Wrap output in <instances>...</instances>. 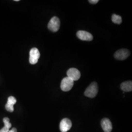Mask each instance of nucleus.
Listing matches in <instances>:
<instances>
[{
    "label": "nucleus",
    "instance_id": "9",
    "mask_svg": "<svg viewBox=\"0 0 132 132\" xmlns=\"http://www.w3.org/2000/svg\"><path fill=\"white\" fill-rule=\"evenodd\" d=\"M101 125L105 132H111L112 130V124L108 118L102 119L101 121Z\"/></svg>",
    "mask_w": 132,
    "mask_h": 132
},
{
    "label": "nucleus",
    "instance_id": "12",
    "mask_svg": "<svg viewBox=\"0 0 132 132\" xmlns=\"http://www.w3.org/2000/svg\"><path fill=\"white\" fill-rule=\"evenodd\" d=\"M16 103V99L13 96H10L8 99H7V102L6 104L9 105L10 106H14V104Z\"/></svg>",
    "mask_w": 132,
    "mask_h": 132
},
{
    "label": "nucleus",
    "instance_id": "6",
    "mask_svg": "<svg viewBox=\"0 0 132 132\" xmlns=\"http://www.w3.org/2000/svg\"><path fill=\"white\" fill-rule=\"evenodd\" d=\"M68 77L71 78L73 81L79 80L81 76L80 71L76 68H70L67 72Z\"/></svg>",
    "mask_w": 132,
    "mask_h": 132
},
{
    "label": "nucleus",
    "instance_id": "16",
    "mask_svg": "<svg viewBox=\"0 0 132 132\" xmlns=\"http://www.w3.org/2000/svg\"><path fill=\"white\" fill-rule=\"evenodd\" d=\"M9 132H17V129H16V128H12L11 130L9 131Z\"/></svg>",
    "mask_w": 132,
    "mask_h": 132
},
{
    "label": "nucleus",
    "instance_id": "13",
    "mask_svg": "<svg viewBox=\"0 0 132 132\" xmlns=\"http://www.w3.org/2000/svg\"><path fill=\"white\" fill-rule=\"evenodd\" d=\"M3 122L5 124V126L10 129L11 127V124L10 122V119L8 118H5L3 119Z\"/></svg>",
    "mask_w": 132,
    "mask_h": 132
},
{
    "label": "nucleus",
    "instance_id": "15",
    "mask_svg": "<svg viewBox=\"0 0 132 132\" xmlns=\"http://www.w3.org/2000/svg\"><path fill=\"white\" fill-rule=\"evenodd\" d=\"M89 2H90V4H97L99 2V1L98 0H89Z\"/></svg>",
    "mask_w": 132,
    "mask_h": 132
},
{
    "label": "nucleus",
    "instance_id": "8",
    "mask_svg": "<svg viewBox=\"0 0 132 132\" xmlns=\"http://www.w3.org/2000/svg\"><path fill=\"white\" fill-rule=\"evenodd\" d=\"M77 37L80 40L86 41H90L93 39V36L90 33L83 30H79L77 33Z\"/></svg>",
    "mask_w": 132,
    "mask_h": 132
},
{
    "label": "nucleus",
    "instance_id": "11",
    "mask_svg": "<svg viewBox=\"0 0 132 132\" xmlns=\"http://www.w3.org/2000/svg\"><path fill=\"white\" fill-rule=\"evenodd\" d=\"M112 20L113 23L117 24H120L122 23L121 17L119 15L113 14L112 16Z\"/></svg>",
    "mask_w": 132,
    "mask_h": 132
},
{
    "label": "nucleus",
    "instance_id": "4",
    "mask_svg": "<svg viewBox=\"0 0 132 132\" xmlns=\"http://www.w3.org/2000/svg\"><path fill=\"white\" fill-rule=\"evenodd\" d=\"M40 56V53L37 48L34 47L31 48L29 52V63L32 65L36 64L38 62Z\"/></svg>",
    "mask_w": 132,
    "mask_h": 132
},
{
    "label": "nucleus",
    "instance_id": "10",
    "mask_svg": "<svg viewBox=\"0 0 132 132\" xmlns=\"http://www.w3.org/2000/svg\"><path fill=\"white\" fill-rule=\"evenodd\" d=\"M121 89L124 92H129L132 90V82L128 81L124 82L120 85Z\"/></svg>",
    "mask_w": 132,
    "mask_h": 132
},
{
    "label": "nucleus",
    "instance_id": "14",
    "mask_svg": "<svg viewBox=\"0 0 132 132\" xmlns=\"http://www.w3.org/2000/svg\"><path fill=\"white\" fill-rule=\"evenodd\" d=\"M9 129L8 128L4 126V127L1 130H0V132H9Z\"/></svg>",
    "mask_w": 132,
    "mask_h": 132
},
{
    "label": "nucleus",
    "instance_id": "2",
    "mask_svg": "<svg viewBox=\"0 0 132 132\" xmlns=\"http://www.w3.org/2000/svg\"><path fill=\"white\" fill-rule=\"evenodd\" d=\"M74 81L68 76L64 78L61 83V89L64 92H68L72 89L73 86Z\"/></svg>",
    "mask_w": 132,
    "mask_h": 132
},
{
    "label": "nucleus",
    "instance_id": "5",
    "mask_svg": "<svg viewBox=\"0 0 132 132\" xmlns=\"http://www.w3.org/2000/svg\"><path fill=\"white\" fill-rule=\"evenodd\" d=\"M130 54V52L125 48L121 49L116 52L114 56L116 59L118 60H124L126 59Z\"/></svg>",
    "mask_w": 132,
    "mask_h": 132
},
{
    "label": "nucleus",
    "instance_id": "1",
    "mask_svg": "<svg viewBox=\"0 0 132 132\" xmlns=\"http://www.w3.org/2000/svg\"><path fill=\"white\" fill-rule=\"evenodd\" d=\"M98 88L96 82H92L90 86L86 89L84 94L85 96L90 98H94L98 93Z\"/></svg>",
    "mask_w": 132,
    "mask_h": 132
},
{
    "label": "nucleus",
    "instance_id": "7",
    "mask_svg": "<svg viewBox=\"0 0 132 132\" xmlns=\"http://www.w3.org/2000/svg\"><path fill=\"white\" fill-rule=\"evenodd\" d=\"M72 123L68 118H64L60 123V130L61 132H67L71 129Z\"/></svg>",
    "mask_w": 132,
    "mask_h": 132
},
{
    "label": "nucleus",
    "instance_id": "3",
    "mask_svg": "<svg viewBox=\"0 0 132 132\" xmlns=\"http://www.w3.org/2000/svg\"><path fill=\"white\" fill-rule=\"evenodd\" d=\"M60 27V21L59 19L57 17H52L50 21L47 28L52 32H56Z\"/></svg>",
    "mask_w": 132,
    "mask_h": 132
}]
</instances>
